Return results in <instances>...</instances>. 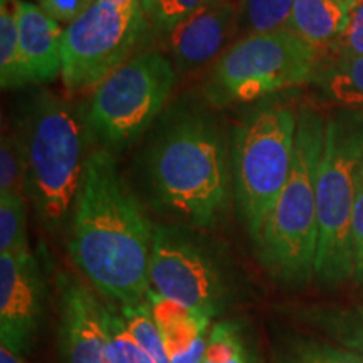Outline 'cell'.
I'll return each mask as SVG.
<instances>
[{
    "instance_id": "d6986e66",
    "label": "cell",
    "mask_w": 363,
    "mask_h": 363,
    "mask_svg": "<svg viewBox=\"0 0 363 363\" xmlns=\"http://www.w3.org/2000/svg\"><path fill=\"white\" fill-rule=\"evenodd\" d=\"M308 323L333 340L338 347L363 357V310L362 308H321L311 313Z\"/></svg>"
},
{
    "instance_id": "f1b7e54d",
    "label": "cell",
    "mask_w": 363,
    "mask_h": 363,
    "mask_svg": "<svg viewBox=\"0 0 363 363\" xmlns=\"http://www.w3.org/2000/svg\"><path fill=\"white\" fill-rule=\"evenodd\" d=\"M352 254H353V281L363 284V163L357 182L355 203L352 216Z\"/></svg>"
},
{
    "instance_id": "9a60e30c",
    "label": "cell",
    "mask_w": 363,
    "mask_h": 363,
    "mask_svg": "<svg viewBox=\"0 0 363 363\" xmlns=\"http://www.w3.org/2000/svg\"><path fill=\"white\" fill-rule=\"evenodd\" d=\"M147 299L170 363H202L212 318L174 299L163 298L153 289Z\"/></svg>"
},
{
    "instance_id": "83f0119b",
    "label": "cell",
    "mask_w": 363,
    "mask_h": 363,
    "mask_svg": "<svg viewBox=\"0 0 363 363\" xmlns=\"http://www.w3.org/2000/svg\"><path fill=\"white\" fill-rule=\"evenodd\" d=\"M363 57V0H357L350 12L348 26L337 43L330 48L325 61Z\"/></svg>"
},
{
    "instance_id": "8992f818",
    "label": "cell",
    "mask_w": 363,
    "mask_h": 363,
    "mask_svg": "<svg viewBox=\"0 0 363 363\" xmlns=\"http://www.w3.org/2000/svg\"><path fill=\"white\" fill-rule=\"evenodd\" d=\"M298 116L289 104L267 98L235 126L230 142L234 197L254 240L291 175Z\"/></svg>"
},
{
    "instance_id": "4dcf8cb0",
    "label": "cell",
    "mask_w": 363,
    "mask_h": 363,
    "mask_svg": "<svg viewBox=\"0 0 363 363\" xmlns=\"http://www.w3.org/2000/svg\"><path fill=\"white\" fill-rule=\"evenodd\" d=\"M0 363H24L21 358V353L12 352L11 348L0 345Z\"/></svg>"
},
{
    "instance_id": "7c38bea8",
    "label": "cell",
    "mask_w": 363,
    "mask_h": 363,
    "mask_svg": "<svg viewBox=\"0 0 363 363\" xmlns=\"http://www.w3.org/2000/svg\"><path fill=\"white\" fill-rule=\"evenodd\" d=\"M44 283L30 254H0V345L24 352L43 315Z\"/></svg>"
},
{
    "instance_id": "7402d4cb",
    "label": "cell",
    "mask_w": 363,
    "mask_h": 363,
    "mask_svg": "<svg viewBox=\"0 0 363 363\" xmlns=\"http://www.w3.org/2000/svg\"><path fill=\"white\" fill-rule=\"evenodd\" d=\"M118 313H120L123 325L128 330L131 338L153 360L157 363H170V358L165 350V343H163L162 333L155 323V318H153L148 299H145L142 303H136V305L120 306Z\"/></svg>"
},
{
    "instance_id": "ffe728a7",
    "label": "cell",
    "mask_w": 363,
    "mask_h": 363,
    "mask_svg": "<svg viewBox=\"0 0 363 363\" xmlns=\"http://www.w3.org/2000/svg\"><path fill=\"white\" fill-rule=\"evenodd\" d=\"M296 0H239L238 27L252 34H269L286 29Z\"/></svg>"
},
{
    "instance_id": "7a4b0ae2",
    "label": "cell",
    "mask_w": 363,
    "mask_h": 363,
    "mask_svg": "<svg viewBox=\"0 0 363 363\" xmlns=\"http://www.w3.org/2000/svg\"><path fill=\"white\" fill-rule=\"evenodd\" d=\"M148 179L163 207L192 225H214L234 194L230 145L222 126L203 113L174 118L150 150Z\"/></svg>"
},
{
    "instance_id": "4fadbf2b",
    "label": "cell",
    "mask_w": 363,
    "mask_h": 363,
    "mask_svg": "<svg viewBox=\"0 0 363 363\" xmlns=\"http://www.w3.org/2000/svg\"><path fill=\"white\" fill-rule=\"evenodd\" d=\"M235 27L238 6L233 0H211L163 34L175 65L194 69L219 56Z\"/></svg>"
},
{
    "instance_id": "2e32d148",
    "label": "cell",
    "mask_w": 363,
    "mask_h": 363,
    "mask_svg": "<svg viewBox=\"0 0 363 363\" xmlns=\"http://www.w3.org/2000/svg\"><path fill=\"white\" fill-rule=\"evenodd\" d=\"M357 0H296L288 29L326 59L330 48L342 38Z\"/></svg>"
},
{
    "instance_id": "484cf974",
    "label": "cell",
    "mask_w": 363,
    "mask_h": 363,
    "mask_svg": "<svg viewBox=\"0 0 363 363\" xmlns=\"http://www.w3.org/2000/svg\"><path fill=\"white\" fill-rule=\"evenodd\" d=\"M110 360L111 363H157L138 343L123 325L120 313L110 306Z\"/></svg>"
},
{
    "instance_id": "6da1fadb",
    "label": "cell",
    "mask_w": 363,
    "mask_h": 363,
    "mask_svg": "<svg viewBox=\"0 0 363 363\" xmlns=\"http://www.w3.org/2000/svg\"><path fill=\"white\" fill-rule=\"evenodd\" d=\"M153 227L106 148L89 153L71 214V259L120 306L148 298Z\"/></svg>"
},
{
    "instance_id": "5b68a950",
    "label": "cell",
    "mask_w": 363,
    "mask_h": 363,
    "mask_svg": "<svg viewBox=\"0 0 363 363\" xmlns=\"http://www.w3.org/2000/svg\"><path fill=\"white\" fill-rule=\"evenodd\" d=\"M363 163V111L340 108L328 116L316 184L315 278L325 286L353 279L352 216Z\"/></svg>"
},
{
    "instance_id": "1f68e13d",
    "label": "cell",
    "mask_w": 363,
    "mask_h": 363,
    "mask_svg": "<svg viewBox=\"0 0 363 363\" xmlns=\"http://www.w3.org/2000/svg\"><path fill=\"white\" fill-rule=\"evenodd\" d=\"M106 2H115V4H135V2H142V0H106Z\"/></svg>"
},
{
    "instance_id": "603a6c76",
    "label": "cell",
    "mask_w": 363,
    "mask_h": 363,
    "mask_svg": "<svg viewBox=\"0 0 363 363\" xmlns=\"http://www.w3.org/2000/svg\"><path fill=\"white\" fill-rule=\"evenodd\" d=\"M202 363H256V358L239 326L220 321L211 328Z\"/></svg>"
},
{
    "instance_id": "ba28073f",
    "label": "cell",
    "mask_w": 363,
    "mask_h": 363,
    "mask_svg": "<svg viewBox=\"0 0 363 363\" xmlns=\"http://www.w3.org/2000/svg\"><path fill=\"white\" fill-rule=\"evenodd\" d=\"M174 86L169 57L153 51L130 57L93 89L88 128L110 152L130 147L160 115Z\"/></svg>"
},
{
    "instance_id": "30bf717a",
    "label": "cell",
    "mask_w": 363,
    "mask_h": 363,
    "mask_svg": "<svg viewBox=\"0 0 363 363\" xmlns=\"http://www.w3.org/2000/svg\"><path fill=\"white\" fill-rule=\"evenodd\" d=\"M150 286L160 296L208 318L220 315L233 296V281L220 257L180 227L160 225L153 230Z\"/></svg>"
},
{
    "instance_id": "5bb4252c",
    "label": "cell",
    "mask_w": 363,
    "mask_h": 363,
    "mask_svg": "<svg viewBox=\"0 0 363 363\" xmlns=\"http://www.w3.org/2000/svg\"><path fill=\"white\" fill-rule=\"evenodd\" d=\"M22 59L29 84H48L62 72V29L38 4L17 0Z\"/></svg>"
},
{
    "instance_id": "cb8c5ba5",
    "label": "cell",
    "mask_w": 363,
    "mask_h": 363,
    "mask_svg": "<svg viewBox=\"0 0 363 363\" xmlns=\"http://www.w3.org/2000/svg\"><path fill=\"white\" fill-rule=\"evenodd\" d=\"M26 157L19 131H4L0 143V194H26Z\"/></svg>"
},
{
    "instance_id": "44dd1931",
    "label": "cell",
    "mask_w": 363,
    "mask_h": 363,
    "mask_svg": "<svg viewBox=\"0 0 363 363\" xmlns=\"http://www.w3.org/2000/svg\"><path fill=\"white\" fill-rule=\"evenodd\" d=\"M0 254H30L26 194H0Z\"/></svg>"
},
{
    "instance_id": "4316f807",
    "label": "cell",
    "mask_w": 363,
    "mask_h": 363,
    "mask_svg": "<svg viewBox=\"0 0 363 363\" xmlns=\"http://www.w3.org/2000/svg\"><path fill=\"white\" fill-rule=\"evenodd\" d=\"M211 0H142L145 16L160 33H167L177 22Z\"/></svg>"
},
{
    "instance_id": "d4e9b609",
    "label": "cell",
    "mask_w": 363,
    "mask_h": 363,
    "mask_svg": "<svg viewBox=\"0 0 363 363\" xmlns=\"http://www.w3.org/2000/svg\"><path fill=\"white\" fill-rule=\"evenodd\" d=\"M281 363H363V357L338 345L301 340L289 345Z\"/></svg>"
},
{
    "instance_id": "f546056e",
    "label": "cell",
    "mask_w": 363,
    "mask_h": 363,
    "mask_svg": "<svg viewBox=\"0 0 363 363\" xmlns=\"http://www.w3.org/2000/svg\"><path fill=\"white\" fill-rule=\"evenodd\" d=\"M94 2L96 0H38V6L59 24L69 26L79 16H83Z\"/></svg>"
},
{
    "instance_id": "ac0fdd59",
    "label": "cell",
    "mask_w": 363,
    "mask_h": 363,
    "mask_svg": "<svg viewBox=\"0 0 363 363\" xmlns=\"http://www.w3.org/2000/svg\"><path fill=\"white\" fill-rule=\"evenodd\" d=\"M0 84L4 89L29 86L21 49L17 0H0Z\"/></svg>"
},
{
    "instance_id": "9c48e42d",
    "label": "cell",
    "mask_w": 363,
    "mask_h": 363,
    "mask_svg": "<svg viewBox=\"0 0 363 363\" xmlns=\"http://www.w3.org/2000/svg\"><path fill=\"white\" fill-rule=\"evenodd\" d=\"M142 2H96L65 27L61 79L71 93L94 89L128 61L147 29Z\"/></svg>"
},
{
    "instance_id": "8fae6325",
    "label": "cell",
    "mask_w": 363,
    "mask_h": 363,
    "mask_svg": "<svg viewBox=\"0 0 363 363\" xmlns=\"http://www.w3.org/2000/svg\"><path fill=\"white\" fill-rule=\"evenodd\" d=\"M59 350L65 363H111L110 306L72 276L59 279Z\"/></svg>"
},
{
    "instance_id": "277c9868",
    "label": "cell",
    "mask_w": 363,
    "mask_h": 363,
    "mask_svg": "<svg viewBox=\"0 0 363 363\" xmlns=\"http://www.w3.org/2000/svg\"><path fill=\"white\" fill-rule=\"evenodd\" d=\"M325 125V118L310 108L298 115L291 175L254 239L261 266L284 284L301 286L315 278L316 184Z\"/></svg>"
},
{
    "instance_id": "e0dca14e",
    "label": "cell",
    "mask_w": 363,
    "mask_h": 363,
    "mask_svg": "<svg viewBox=\"0 0 363 363\" xmlns=\"http://www.w3.org/2000/svg\"><path fill=\"white\" fill-rule=\"evenodd\" d=\"M315 83L342 108L363 111V57L325 61Z\"/></svg>"
},
{
    "instance_id": "3957f363",
    "label": "cell",
    "mask_w": 363,
    "mask_h": 363,
    "mask_svg": "<svg viewBox=\"0 0 363 363\" xmlns=\"http://www.w3.org/2000/svg\"><path fill=\"white\" fill-rule=\"evenodd\" d=\"M86 130L78 110L51 91L34 93L22 113L26 195L48 229H59L72 214L89 157Z\"/></svg>"
},
{
    "instance_id": "52a82bcc",
    "label": "cell",
    "mask_w": 363,
    "mask_h": 363,
    "mask_svg": "<svg viewBox=\"0 0 363 363\" xmlns=\"http://www.w3.org/2000/svg\"><path fill=\"white\" fill-rule=\"evenodd\" d=\"M323 65V54L288 27L244 35L217 59L203 94L216 108L262 101L315 81Z\"/></svg>"
}]
</instances>
